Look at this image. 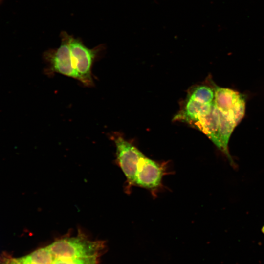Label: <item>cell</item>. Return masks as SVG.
<instances>
[{
  "mask_svg": "<svg viewBox=\"0 0 264 264\" xmlns=\"http://www.w3.org/2000/svg\"><path fill=\"white\" fill-rule=\"evenodd\" d=\"M2 0H0V4L1 3Z\"/></svg>",
  "mask_w": 264,
  "mask_h": 264,
  "instance_id": "cell-11",
  "label": "cell"
},
{
  "mask_svg": "<svg viewBox=\"0 0 264 264\" xmlns=\"http://www.w3.org/2000/svg\"><path fill=\"white\" fill-rule=\"evenodd\" d=\"M24 257H25V256H24ZM25 260H26V261L27 264H30L29 263V262L26 260V259L25 257Z\"/></svg>",
  "mask_w": 264,
  "mask_h": 264,
  "instance_id": "cell-10",
  "label": "cell"
},
{
  "mask_svg": "<svg viewBox=\"0 0 264 264\" xmlns=\"http://www.w3.org/2000/svg\"><path fill=\"white\" fill-rule=\"evenodd\" d=\"M213 103H202L187 97L181 109L174 116V120L192 125L200 117L210 111Z\"/></svg>",
  "mask_w": 264,
  "mask_h": 264,
  "instance_id": "cell-6",
  "label": "cell"
},
{
  "mask_svg": "<svg viewBox=\"0 0 264 264\" xmlns=\"http://www.w3.org/2000/svg\"><path fill=\"white\" fill-rule=\"evenodd\" d=\"M215 91L212 87L206 85H198L192 88L189 91L187 97L204 104L213 102Z\"/></svg>",
  "mask_w": 264,
  "mask_h": 264,
  "instance_id": "cell-7",
  "label": "cell"
},
{
  "mask_svg": "<svg viewBox=\"0 0 264 264\" xmlns=\"http://www.w3.org/2000/svg\"><path fill=\"white\" fill-rule=\"evenodd\" d=\"M163 173L158 164L144 155L138 163L134 184L146 188H155L160 184Z\"/></svg>",
  "mask_w": 264,
  "mask_h": 264,
  "instance_id": "cell-5",
  "label": "cell"
},
{
  "mask_svg": "<svg viewBox=\"0 0 264 264\" xmlns=\"http://www.w3.org/2000/svg\"><path fill=\"white\" fill-rule=\"evenodd\" d=\"M54 260L97 257L104 247L102 241H92L80 233L76 237L57 240L47 246Z\"/></svg>",
  "mask_w": 264,
  "mask_h": 264,
  "instance_id": "cell-1",
  "label": "cell"
},
{
  "mask_svg": "<svg viewBox=\"0 0 264 264\" xmlns=\"http://www.w3.org/2000/svg\"><path fill=\"white\" fill-rule=\"evenodd\" d=\"M69 45L73 66L79 77V81L86 86H93L92 66L101 47L99 46L89 49L79 39L72 36Z\"/></svg>",
  "mask_w": 264,
  "mask_h": 264,
  "instance_id": "cell-3",
  "label": "cell"
},
{
  "mask_svg": "<svg viewBox=\"0 0 264 264\" xmlns=\"http://www.w3.org/2000/svg\"><path fill=\"white\" fill-rule=\"evenodd\" d=\"M25 257L30 264H51L54 260L47 246L38 249Z\"/></svg>",
  "mask_w": 264,
  "mask_h": 264,
  "instance_id": "cell-8",
  "label": "cell"
},
{
  "mask_svg": "<svg viewBox=\"0 0 264 264\" xmlns=\"http://www.w3.org/2000/svg\"><path fill=\"white\" fill-rule=\"evenodd\" d=\"M70 37L66 32H62L60 46L45 51L44 57L48 64L49 74L57 72L79 81L72 62L69 45Z\"/></svg>",
  "mask_w": 264,
  "mask_h": 264,
  "instance_id": "cell-2",
  "label": "cell"
},
{
  "mask_svg": "<svg viewBox=\"0 0 264 264\" xmlns=\"http://www.w3.org/2000/svg\"><path fill=\"white\" fill-rule=\"evenodd\" d=\"M117 160L130 184H134L138 163L144 154L121 136H114Z\"/></svg>",
  "mask_w": 264,
  "mask_h": 264,
  "instance_id": "cell-4",
  "label": "cell"
},
{
  "mask_svg": "<svg viewBox=\"0 0 264 264\" xmlns=\"http://www.w3.org/2000/svg\"><path fill=\"white\" fill-rule=\"evenodd\" d=\"M97 257L54 259L51 264H96Z\"/></svg>",
  "mask_w": 264,
  "mask_h": 264,
  "instance_id": "cell-9",
  "label": "cell"
}]
</instances>
